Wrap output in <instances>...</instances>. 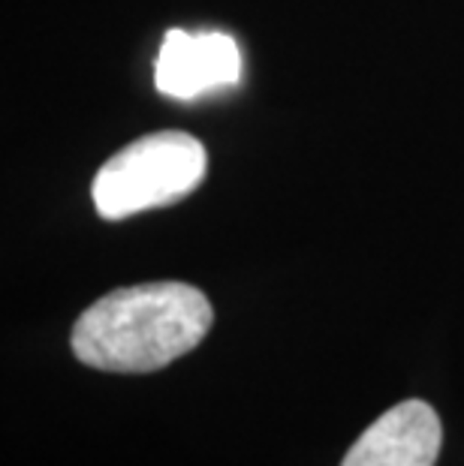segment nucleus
Wrapping results in <instances>:
<instances>
[{
    "mask_svg": "<svg viewBox=\"0 0 464 466\" xmlns=\"http://www.w3.org/2000/svg\"><path fill=\"white\" fill-rule=\"evenodd\" d=\"M440 440L438 412L422 400H404L359 436L341 466H434Z\"/></svg>",
    "mask_w": 464,
    "mask_h": 466,
    "instance_id": "4",
    "label": "nucleus"
},
{
    "mask_svg": "<svg viewBox=\"0 0 464 466\" xmlns=\"http://www.w3.org/2000/svg\"><path fill=\"white\" fill-rule=\"evenodd\" d=\"M242 78V52L230 34H191L181 27L163 34L154 61L157 91L172 100H193L200 94L232 87Z\"/></svg>",
    "mask_w": 464,
    "mask_h": 466,
    "instance_id": "3",
    "label": "nucleus"
},
{
    "mask_svg": "<svg viewBox=\"0 0 464 466\" xmlns=\"http://www.w3.org/2000/svg\"><path fill=\"white\" fill-rule=\"evenodd\" d=\"M209 175V151L196 136L160 130L136 138L100 166L91 199L103 220L181 202Z\"/></svg>",
    "mask_w": 464,
    "mask_h": 466,
    "instance_id": "2",
    "label": "nucleus"
},
{
    "mask_svg": "<svg viewBox=\"0 0 464 466\" xmlns=\"http://www.w3.org/2000/svg\"><path fill=\"white\" fill-rule=\"evenodd\" d=\"M214 310L191 283H142L103 295L73 325L76 359L108 373H151L196 350Z\"/></svg>",
    "mask_w": 464,
    "mask_h": 466,
    "instance_id": "1",
    "label": "nucleus"
}]
</instances>
